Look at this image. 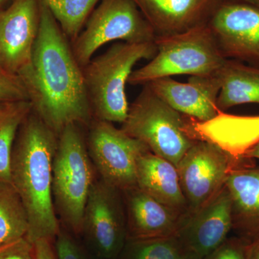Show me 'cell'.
<instances>
[{
    "label": "cell",
    "mask_w": 259,
    "mask_h": 259,
    "mask_svg": "<svg viewBox=\"0 0 259 259\" xmlns=\"http://www.w3.org/2000/svg\"><path fill=\"white\" fill-rule=\"evenodd\" d=\"M154 44L156 55L133 71L129 84L144 86L154 80L177 75L215 74L227 59L208 23L181 33L156 36Z\"/></svg>",
    "instance_id": "5b68a950"
},
{
    "label": "cell",
    "mask_w": 259,
    "mask_h": 259,
    "mask_svg": "<svg viewBox=\"0 0 259 259\" xmlns=\"http://www.w3.org/2000/svg\"><path fill=\"white\" fill-rule=\"evenodd\" d=\"M35 259H58L54 242L40 239L34 243Z\"/></svg>",
    "instance_id": "83f0119b"
},
{
    "label": "cell",
    "mask_w": 259,
    "mask_h": 259,
    "mask_svg": "<svg viewBox=\"0 0 259 259\" xmlns=\"http://www.w3.org/2000/svg\"><path fill=\"white\" fill-rule=\"evenodd\" d=\"M188 250L177 236L127 240L118 259H180Z\"/></svg>",
    "instance_id": "603a6c76"
},
{
    "label": "cell",
    "mask_w": 259,
    "mask_h": 259,
    "mask_svg": "<svg viewBox=\"0 0 259 259\" xmlns=\"http://www.w3.org/2000/svg\"><path fill=\"white\" fill-rule=\"evenodd\" d=\"M247 159L232 156L211 141L197 140L177 167L187 212L198 209L222 189L234 168L249 165L244 163Z\"/></svg>",
    "instance_id": "30bf717a"
},
{
    "label": "cell",
    "mask_w": 259,
    "mask_h": 259,
    "mask_svg": "<svg viewBox=\"0 0 259 259\" xmlns=\"http://www.w3.org/2000/svg\"><path fill=\"white\" fill-rule=\"evenodd\" d=\"M58 136L33 111L19 129L12 154L11 185L21 199L32 243L54 242L61 229L53 198V163Z\"/></svg>",
    "instance_id": "7a4b0ae2"
},
{
    "label": "cell",
    "mask_w": 259,
    "mask_h": 259,
    "mask_svg": "<svg viewBox=\"0 0 259 259\" xmlns=\"http://www.w3.org/2000/svg\"><path fill=\"white\" fill-rule=\"evenodd\" d=\"M54 244L58 259H100L61 226Z\"/></svg>",
    "instance_id": "cb8c5ba5"
},
{
    "label": "cell",
    "mask_w": 259,
    "mask_h": 259,
    "mask_svg": "<svg viewBox=\"0 0 259 259\" xmlns=\"http://www.w3.org/2000/svg\"><path fill=\"white\" fill-rule=\"evenodd\" d=\"M130 104L121 129L175 166L197 141L193 120L159 98L148 85Z\"/></svg>",
    "instance_id": "8992f818"
},
{
    "label": "cell",
    "mask_w": 259,
    "mask_h": 259,
    "mask_svg": "<svg viewBox=\"0 0 259 259\" xmlns=\"http://www.w3.org/2000/svg\"><path fill=\"white\" fill-rule=\"evenodd\" d=\"M32 112L30 101L0 105V182L11 184L12 154L20 126Z\"/></svg>",
    "instance_id": "ffe728a7"
},
{
    "label": "cell",
    "mask_w": 259,
    "mask_h": 259,
    "mask_svg": "<svg viewBox=\"0 0 259 259\" xmlns=\"http://www.w3.org/2000/svg\"><path fill=\"white\" fill-rule=\"evenodd\" d=\"M156 36L181 33L208 23L224 0H134Z\"/></svg>",
    "instance_id": "9a60e30c"
},
{
    "label": "cell",
    "mask_w": 259,
    "mask_h": 259,
    "mask_svg": "<svg viewBox=\"0 0 259 259\" xmlns=\"http://www.w3.org/2000/svg\"><path fill=\"white\" fill-rule=\"evenodd\" d=\"M243 157L250 160H259V141L245 151Z\"/></svg>",
    "instance_id": "f546056e"
},
{
    "label": "cell",
    "mask_w": 259,
    "mask_h": 259,
    "mask_svg": "<svg viewBox=\"0 0 259 259\" xmlns=\"http://www.w3.org/2000/svg\"><path fill=\"white\" fill-rule=\"evenodd\" d=\"M237 1L243 2V3L253 5V6L259 8V0H237Z\"/></svg>",
    "instance_id": "1f68e13d"
},
{
    "label": "cell",
    "mask_w": 259,
    "mask_h": 259,
    "mask_svg": "<svg viewBox=\"0 0 259 259\" xmlns=\"http://www.w3.org/2000/svg\"><path fill=\"white\" fill-rule=\"evenodd\" d=\"M69 39L74 41L100 0H41Z\"/></svg>",
    "instance_id": "7402d4cb"
},
{
    "label": "cell",
    "mask_w": 259,
    "mask_h": 259,
    "mask_svg": "<svg viewBox=\"0 0 259 259\" xmlns=\"http://www.w3.org/2000/svg\"><path fill=\"white\" fill-rule=\"evenodd\" d=\"M29 101L28 91L18 75L0 71V105Z\"/></svg>",
    "instance_id": "d4e9b609"
},
{
    "label": "cell",
    "mask_w": 259,
    "mask_h": 259,
    "mask_svg": "<svg viewBox=\"0 0 259 259\" xmlns=\"http://www.w3.org/2000/svg\"><path fill=\"white\" fill-rule=\"evenodd\" d=\"M41 0H13L0 10V66L18 75L28 64L38 35Z\"/></svg>",
    "instance_id": "7c38bea8"
},
{
    "label": "cell",
    "mask_w": 259,
    "mask_h": 259,
    "mask_svg": "<svg viewBox=\"0 0 259 259\" xmlns=\"http://www.w3.org/2000/svg\"><path fill=\"white\" fill-rule=\"evenodd\" d=\"M180 259H203V258L192 250H188Z\"/></svg>",
    "instance_id": "4dcf8cb0"
},
{
    "label": "cell",
    "mask_w": 259,
    "mask_h": 259,
    "mask_svg": "<svg viewBox=\"0 0 259 259\" xmlns=\"http://www.w3.org/2000/svg\"><path fill=\"white\" fill-rule=\"evenodd\" d=\"M127 220V240L177 236L182 216L139 187L122 192Z\"/></svg>",
    "instance_id": "2e32d148"
},
{
    "label": "cell",
    "mask_w": 259,
    "mask_h": 259,
    "mask_svg": "<svg viewBox=\"0 0 259 259\" xmlns=\"http://www.w3.org/2000/svg\"><path fill=\"white\" fill-rule=\"evenodd\" d=\"M247 258L259 259V236L247 244Z\"/></svg>",
    "instance_id": "f1b7e54d"
},
{
    "label": "cell",
    "mask_w": 259,
    "mask_h": 259,
    "mask_svg": "<svg viewBox=\"0 0 259 259\" xmlns=\"http://www.w3.org/2000/svg\"><path fill=\"white\" fill-rule=\"evenodd\" d=\"M155 37L134 0H100L71 48L76 61L83 67L108 42H152Z\"/></svg>",
    "instance_id": "52a82bcc"
},
{
    "label": "cell",
    "mask_w": 259,
    "mask_h": 259,
    "mask_svg": "<svg viewBox=\"0 0 259 259\" xmlns=\"http://www.w3.org/2000/svg\"><path fill=\"white\" fill-rule=\"evenodd\" d=\"M0 259H35L34 243L27 236L0 248Z\"/></svg>",
    "instance_id": "4316f807"
},
{
    "label": "cell",
    "mask_w": 259,
    "mask_h": 259,
    "mask_svg": "<svg viewBox=\"0 0 259 259\" xmlns=\"http://www.w3.org/2000/svg\"><path fill=\"white\" fill-rule=\"evenodd\" d=\"M221 83L217 106L221 112L244 104H259V68L227 59L216 73Z\"/></svg>",
    "instance_id": "d6986e66"
},
{
    "label": "cell",
    "mask_w": 259,
    "mask_h": 259,
    "mask_svg": "<svg viewBox=\"0 0 259 259\" xmlns=\"http://www.w3.org/2000/svg\"><path fill=\"white\" fill-rule=\"evenodd\" d=\"M18 76L28 91L32 111L57 136L70 124L89 127L93 122L82 67L69 38L42 1L31 59Z\"/></svg>",
    "instance_id": "6da1fadb"
},
{
    "label": "cell",
    "mask_w": 259,
    "mask_h": 259,
    "mask_svg": "<svg viewBox=\"0 0 259 259\" xmlns=\"http://www.w3.org/2000/svg\"><path fill=\"white\" fill-rule=\"evenodd\" d=\"M89 128L87 146L100 180L121 192L136 187L138 161L147 146L112 122L94 119Z\"/></svg>",
    "instance_id": "9c48e42d"
},
{
    "label": "cell",
    "mask_w": 259,
    "mask_h": 259,
    "mask_svg": "<svg viewBox=\"0 0 259 259\" xmlns=\"http://www.w3.org/2000/svg\"><path fill=\"white\" fill-rule=\"evenodd\" d=\"M248 241L241 237L228 238L222 244L203 259H248Z\"/></svg>",
    "instance_id": "484cf974"
},
{
    "label": "cell",
    "mask_w": 259,
    "mask_h": 259,
    "mask_svg": "<svg viewBox=\"0 0 259 259\" xmlns=\"http://www.w3.org/2000/svg\"><path fill=\"white\" fill-rule=\"evenodd\" d=\"M208 25L225 58L259 68V8L224 0Z\"/></svg>",
    "instance_id": "8fae6325"
},
{
    "label": "cell",
    "mask_w": 259,
    "mask_h": 259,
    "mask_svg": "<svg viewBox=\"0 0 259 259\" xmlns=\"http://www.w3.org/2000/svg\"><path fill=\"white\" fill-rule=\"evenodd\" d=\"M233 227L232 199L224 185L203 205L181 217L177 236L204 258L226 241Z\"/></svg>",
    "instance_id": "4fadbf2b"
},
{
    "label": "cell",
    "mask_w": 259,
    "mask_h": 259,
    "mask_svg": "<svg viewBox=\"0 0 259 259\" xmlns=\"http://www.w3.org/2000/svg\"><path fill=\"white\" fill-rule=\"evenodd\" d=\"M136 185L180 215L188 211L177 168L165 158L151 151L144 153L137 163Z\"/></svg>",
    "instance_id": "e0dca14e"
},
{
    "label": "cell",
    "mask_w": 259,
    "mask_h": 259,
    "mask_svg": "<svg viewBox=\"0 0 259 259\" xmlns=\"http://www.w3.org/2000/svg\"><path fill=\"white\" fill-rule=\"evenodd\" d=\"M81 236L87 248L100 259H118L127 241L122 192L100 179L89 194Z\"/></svg>",
    "instance_id": "ba28073f"
},
{
    "label": "cell",
    "mask_w": 259,
    "mask_h": 259,
    "mask_svg": "<svg viewBox=\"0 0 259 259\" xmlns=\"http://www.w3.org/2000/svg\"><path fill=\"white\" fill-rule=\"evenodd\" d=\"M5 71V70H3V69H2L1 66H0V71Z\"/></svg>",
    "instance_id": "836d02e7"
},
{
    "label": "cell",
    "mask_w": 259,
    "mask_h": 259,
    "mask_svg": "<svg viewBox=\"0 0 259 259\" xmlns=\"http://www.w3.org/2000/svg\"><path fill=\"white\" fill-rule=\"evenodd\" d=\"M232 199L233 230L250 241L259 236V166L237 167L225 184Z\"/></svg>",
    "instance_id": "ac0fdd59"
},
{
    "label": "cell",
    "mask_w": 259,
    "mask_h": 259,
    "mask_svg": "<svg viewBox=\"0 0 259 259\" xmlns=\"http://www.w3.org/2000/svg\"><path fill=\"white\" fill-rule=\"evenodd\" d=\"M156 54L154 41H120L82 67L83 79L94 119L112 123L125 121L129 105L126 84L139 61Z\"/></svg>",
    "instance_id": "3957f363"
},
{
    "label": "cell",
    "mask_w": 259,
    "mask_h": 259,
    "mask_svg": "<svg viewBox=\"0 0 259 259\" xmlns=\"http://www.w3.org/2000/svg\"><path fill=\"white\" fill-rule=\"evenodd\" d=\"M83 126L70 124L58 136L53 163V198L63 228L77 237L82 231L83 211L95 183V170Z\"/></svg>",
    "instance_id": "277c9868"
},
{
    "label": "cell",
    "mask_w": 259,
    "mask_h": 259,
    "mask_svg": "<svg viewBox=\"0 0 259 259\" xmlns=\"http://www.w3.org/2000/svg\"><path fill=\"white\" fill-rule=\"evenodd\" d=\"M12 3L13 0H0V10L5 9V8L8 6L7 5L8 3Z\"/></svg>",
    "instance_id": "d6a6232c"
},
{
    "label": "cell",
    "mask_w": 259,
    "mask_h": 259,
    "mask_svg": "<svg viewBox=\"0 0 259 259\" xmlns=\"http://www.w3.org/2000/svg\"><path fill=\"white\" fill-rule=\"evenodd\" d=\"M28 216L18 192L10 183L0 182V248L27 236Z\"/></svg>",
    "instance_id": "44dd1931"
},
{
    "label": "cell",
    "mask_w": 259,
    "mask_h": 259,
    "mask_svg": "<svg viewBox=\"0 0 259 259\" xmlns=\"http://www.w3.org/2000/svg\"><path fill=\"white\" fill-rule=\"evenodd\" d=\"M146 85L172 108L197 122H208L221 113L217 106L221 83L216 74L191 76L186 83L162 78Z\"/></svg>",
    "instance_id": "5bb4252c"
}]
</instances>
